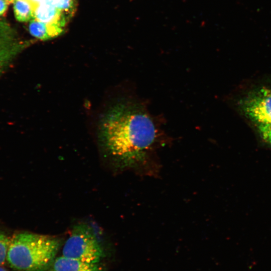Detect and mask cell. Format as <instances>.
Masks as SVG:
<instances>
[{"label":"cell","mask_w":271,"mask_h":271,"mask_svg":"<svg viewBox=\"0 0 271 271\" xmlns=\"http://www.w3.org/2000/svg\"><path fill=\"white\" fill-rule=\"evenodd\" d=\"M131 1H132V0H131Z\"/></svg>","instance_id":"19"},{"label":"cell","mask_w":271,"mask_h":271,"mask_svg":"<svg viewBox=\"0 0 271 271\" xmlns=\"http://www.w3.org/2000/svg\"><path fill=\"white\" fill-rule=\"evenodd\" d=\"M62 255L87 263H98L103 256V252L90 230L81 225L75 227L66 241Z\"/></svg>","instance_id":"3"},{"label":"cell","mask_w":271,"mask_h":271,"mask_svg":"<svg viewBox=\"0 0 271 271\" xmlns=\"http://www.w3.org/2000/svg\"><path fill=\"white\" fill-rule=\"evenodd\" d=\"M256 126L262 139L271 145V124H256Z\"/></svg>","instance_id":"13"},{"label":"cell","mask_w":271,"mask_h":271,"mask_svg":"<svg viewBox=\"0 0 271 271\" xmlns=\"http://www.w3.org/2000/svg\"><path fill=\"white\" fill-rule=\"evenodd\" d=\"M20 49L14 43L0 46V72L10 62Z\"/></svg>","instance_id":"9"},{"label":"cell","mask_w":271,"mask_h":271,"mask_svg":"<svg viewBox=\"0 0 271 271\" xmlns=\"http://www.w3.org/2000/svg\"><path fill=\"white\" fill-rule=\"evenodd\" d=\"M13 3L15 16L18 21L26 22L34 19V7L29 0H15Z\"/></svg>","instance_id":"8"},{"label":"cell","mask_w":271,"mask_h":271,"mask_svg":"<svg viewBox=\"0 0 271 271\" xmlns=\"http://www.w3.org/2000/svg\"><path fill=\"white\" fill-rule=\"evenodd\" d=\"M29 1L32 4L34 7V9L39 4L44 1V0H29Z\"/></svg>","instance_id":"15"},{"label":"cell","mask_w":271,"mask_h":271,"mask_svg":"<svg viewBox=\"0 0 271 271\" xmlns=\"http://www.w3.org/2000/svg\"><path fill=\"white\" fill-rule=\"evenodd\" d=\"M61 245L56 237L30 232L10 238L7 260L20 271H46L56 258Z\"/></svg>","instance_id":"2"},{"label":"cell","mask_w":271,"mask_h":271,"mask_svg":"<svg viewBox=\"0 0 271 271\" xmlns=\"http://www.w3.org/2000/svg\"><path fill=\"white\" fill-rule=\"evenodd\" d=\"M52 3L61 11L65 18L66 15L73 14L76 8V0H53Z\"/></svg>","instance_id":"10"},{"label":"cell","mask_w":271,"mask_h":271,"mask_svg":"<svg viewBox=\"0 0 271 271\" xmlns=\"http://www.w3.org/2000/svg\"><path fill=\"white\" fill-rule=\"evenodd\" d=\"M9 4L13 3L15 0H6Z\"/></svg>","instance_id":"16"},{"label":"cell","mask_w":271,"mask_h":271,"mask_svg":"<svg viewBox=\"0 0 271 271\" xmlns=\"http://www.w3.org/2000/svg\"><path fill=\"white\" fill-rule=\"evenodd\" d=\"M10 237L0 233V265L3 264L7 260V251Z\"/></svg>","instance_id":"12"},{"label":"cell","mask_w":271,"mask_h":271,"mask_svg":"<svg viewBox=\"0 0 271 271\" xmlns=\"http://www.w3.org/2000/svg\"><path fill=\"white\" fill-rule=\"evenodd\" d=\"M53 0H44V1L52 3Z\"/></svg>","instance_id":"18"},{"label":"cell","mask_w":271,"mask_h":271,"mask_svg":"<svg viewBox=\"0 0 271 271\" xmlns=\"http://www.w3.org/2000/svg\"><path fill=\"white\" fill-rule=\"evenodd\" d=\"M13 32L8 24L0 21V46L13 41Z\"/></svg>","instance_id":"11"},{"label":"cell","mask_w":271,"mask_h":271,"mask_svg":"<svg viewBox=\"0 0 271 271\" xmlns=\"http://www.w3.org/2000/svg\"><path fill=\"white\" fill-rule=\"evenodd\" d=\"M9 4L6 0H0V16L6 13Z\"/></svg>","instance_id":"14"},{"label":"cell","mask_w":271,"mask_h":271,"mask_svg":"<svg viewBox=\"0 0 271 271\" xmlns=\"http://www.w3.org/2000/svg\"><path fill=\"white\" fill-rule=\"evenodd\" d=\"M62 27L60 25L47 24L33 19L30 21L29 29L30 33L34 37L42 40H46L61 34L63 31Z\"/></svg>","instance_id":"7"},{"label":"cell","mask_w":271,"mask_h":271,"mask_svg":"<svg viewBox=\"0 0 271 271\" xmlns=\"http://www.w3.org/2000/svg\"><path fill=\"white\" fill-rule=\"evenodd\" d=\"M34 17L36 20L47 24L58 25L62 27L66 23V18L52 3L43 1L34 9Z\"/></svg>","instance_id":"5"},{"label":"cell","mask_w":271,"mask_h":271,"mask_svg":"<svg viewBox=\"0 0 271 271\" xmlns=\"http://www.w3.org/2000/svg\"><path fill=\"white\" fill-rule=\"evenodd\" d=\"M101 141L121 165L130 166L144 161L155 142V123L139 105L119 103L103 115L99 125Z\"/></svg>","instance_id":"1"},{"label":"cell","mask_w":271,"mask_h":271,"mask_svg":"<svg viewBox=\"0 0 271 271\" xmlns=\"http://www.w3.org/2000/svg\"><path fill=\"white\" fill-rule=\"evenodd\" d=\"M46 271H102L98 263H89L63 255L55 259Z\"/></svg>","instance_id":"6"},{"label":"cell","mask_w":271,"mask_h":271,"mask_svg":"<svg viewBox=\"0 0 271 271\" xmlns=\"http://www.w3.org/2000/svg\"><path fill=\"white\" fill-rule=\"evenodd\" d=\"M243 114L255 125L271 124V85L250 90L240 100Z\"/></svg>","instance_id":"4"},{"label":"cell","mask_w":271,"mask_h":271,"mask_svg":"<svg viewBox=\"0 0 271 271\" xmlns=\"http://www.w3.org/2000/svg\"><path fill=\"white\" fill-rule=\"evenodd\" d=\"M0 271H7L4 268L0 267Z\"/></svg>","instance_id":"17"}]
</instances>
